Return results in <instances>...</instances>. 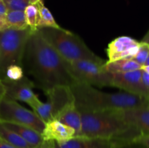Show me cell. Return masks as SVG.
Returning <instances> with one entry per match:
<instances>
[{
  "label": "cell",
  "mask_w": 149,
  "mask_h": 148,
  "mask_svg": "<svg viewBox=\"0 0 149 148\" xmlns=\"http://www.w3.org/2000/svg\"><path fill=\"white\" fill-rule=\"evenodd\" d=\"M44 91L57 86H71L77 83L68 63L44 39L38 30L32 31L26 44L23 63Z\"/></svg>",
  "instance_id": "cell-1"
},
{
  "label": "cell",
  "mask_w": 149,
  "mask_h": 148,
  "mask_svg": "<svg viewBox=\"0 0 149 148\" xmlns=\"http://www.w3.org/2000/svg\"><path fill=\"white\" fill-rule=\"evenodd\" d=\"M71 89L80 112L124 110L148 106V98L125 91L108 93L81 83L74 84Z\"/></svg>",
  "instance_id": "cell-2"
},
{
  "label": "cell",
  "mask_w": 149,
  "mask_h": 148,
  "mask_svg": "<svg viewBox=\"0 0 149 148\" xmlns=\"http://www.w3.org/2000/svg\"><path fill=\"white\" fill-rule=\"evenodd\" d=\"M81 131L80 136L116 140L122 144L133 142L141 134L134 126L122 118L119 110L80 112Z\"/></svg>",
  "instance_id": "cell-3"
},
{
  "label": "cell",
  "mask_w": 149,
  "mask_h": 148,
  "mask_svg": "<svg viewBox=\"0 0 149 148\" xmlns=\"http://www.w3.org/2000/svg\"><path fill=\"white\" fill-rule=\"evenodd\" d=\"M37 30L68 63L82 59L103 62L79 36L70 30L61 27L59 28H42Z\"/></svg>",
  "instance_id": "cell-4"
},
{
  "label": "cell",
  "mask_w": 149,
  "mask_h": 148,
  "mask_svg": "<svg viewBox=\"0 0 149 148\" xmlns=\"http://www.w3.org/2000/svg\"><path fill=\"white\" fill-rule=\"evenodd\" d=\"M32 30L6 28L0 31V78L2 79L7 67L23 65L26 44Z\"/></svg>",
  "instance_id": "cell-5"
},
{
  "label": "cell",
  "mask_w": 149,
  "mask_h": 148,
  "mask_svg": "<svg viewBox=\"0 0 149 148\" xmlns=\"http://www.w3.org/2000/svg\"><path fill=\"white\" fill-rule=\"evenodd\" d=\"M45 93L47 97V101L43 102L40 100L31 107L45 123L55 120L66 106L74 102L71 86H54Z\"/></svg>",
  "instance_id": "cell-6"
},
{
  "label": "cell",
  "mask_w": 149,
  "mask_h": 148,
  "mask_svg": "<svg viewBox=\"0 0 149 148\" xmlns=\"http://www.w3.org/2000/svg\"><path fill=\"white\" fill-rule=\"evenodd\" d=\"M104 61L82 59L68 63V68L77 83L93 86H111L112 75L104 69Z\"/></svg>",
  "instance_id": "cell-7"
},
{
  "label": "cell",
  "mask_w": 149,
  "mask_h": 148,
  "mask_svg": "<svg viewBox=\"0 0 149 148\" xmlns=\"http://www.w3.org/2000/svg\"><path fill=\"white\" fill-rule=\"evenodd\" d=\"M0 121L17 123L42 133L45 123L33 111L25 108L15 100L4 97L0 103Z\"/></svg>",
  "instance_id": "cell-8"
},
{
  "label": "cell",
  "mask_w": 149,
  "mask_h": 148,
  "mask_svg": "<svg viewBox=\"0 0 149 148\" xmlns=\"http://www.w3.org/2000/svg\"><path fill=\"white\" fill-rule=\"evenodd\" d=\"M2 81L5 86L6 97L15 101L24 102L31 107L40 101L33 91L34 84L27 77L24 76L21 80L17 81Z\"/></svg>",
  "instance_id": "cell-9"
},
{
  "label": "cell",
  "mask_w": 149,
  "mask_h": 148,
  "mask_svg": "<svg viewBox=\"0 0 149 148\" xmlns=\"http://www.w3.org/2000/svg\"><path fill=\"white\" fill-rule=\"evenodd\" d=\"M140 41L130 36H122L116 38L108 45L106 53L107 62H113L124 59H133L139 49Z\"/></svg>",
  "instance_id": "cell-10"
},
{
  "label": "cell",
  "mask_w": 149,
  "mask_h": 148,
  "mask_svg": "<svg viewBox=\"0 0 149 148\" xmlns=\"http://www.w3.org/2000/svg\"><path fill=\"white\" fill-rule=\"evenodd\" d=\"M142 69L122 73L111 74V86L120 89L125 92L138 94L149 99L148 93L141 81Z\"/></svg>",
  "instance_id": "cell-11"
},
{
  "label": "cell",
  "mask_w": 149,
  "mask_h": 148,
  "mask_svg": "<svg viewBox=\"0 0 149 148\" xmlns=\"http://www.w3.org/2000/svg\"><path fill=\"white\" fill-rule=\"evenodd\" d=\"M125 145L116 140L84 136H74L63 142H53L54 148H116Z\"/></svg>",
  "instance_id": "cell-12"
},
{
  "label": "cell",
  "mask_w": 149,
  "mask_h": 148,
  "mask_svg": "<svg viewBox=\"0 0 149 148\" xmlns=\"http://www.w3.org/2000/svg\"><path fill=\"white\" fill-rule=\"evenodd\" d=\"M119 113L125 122L136 128L141 134L149 135V106L119 110Z\"/></svg>",
  "instance_id": "cell-13"
},
{
  "label": "cell",
  "mask_w": 149,
  "mask_h": 148,
  "mask_svg": "<svg viewBox=\"0 0 149 148\" xmlns=\"http://www.w3.org/2000/svg\"><path fill=\"white\" fill-rule=\"evenodd\" d=\"M42 136L45 142H63L76 136L75 131L58 120L45 123Z\"/></svg>",
  "instance_id": "cell-14"
},
{
  "label": "cell",
  "mask_w": 149,
  "mask_h": 148,
  "mask_svg": "<svg viewBox=\"0 0 149 148\" xmlns=\"http://www.w3.org/2000/svg\"><path fill=\"white\" fill-rule=\"evenodd\" d=\"M1 122V121H0ZM6 127L18 133L23 139L36 148H49L53 142H45L42 133L32 128L10 122H1Z\"/></svg>",
  "instance_id": "cell-15"
},
{
  "label": "cell",
  "mask_w": 149,
  "mask_h": 148,
  "mask_svg": "<svg viewBox=\"0 0 149 148\" xmlns=\"http://www.w3.org/2000/svg\"><path fill=\"white\" fill-rule=\"evenodd\" d=\"M56 120L69 126L75 131L76 136H80L81 131V115L79 110L72 102L68 104L58 115Z\"/></svg>",
  "instance_id": "cell-16"
},
{
  "label": "cell",
  "mask_w": 149,
  "mask_h": 148,
  "mask_svg": "<svg viewBox=\"0 0 149 148\" xmlns=\"http://www.w3.org/2000/svg\"><path fill=\"white\" fill-rule=\"evenodd\" d=\"M103 68L111 74L122 73L142 69L143 66L132 59H124L113 62H106Z\"/></svg>",
  "instance_id": "cell-17"
},
{
  "label": "cell",
  "mask_w": 149,
  "mask_h": 148,
  "mask_svg": "<svg viewBox=\"0 0 149 148\" xmlns=\"http://www.w3.org/2000/svg\"><path fill=\"white\" fill-rule=\"evenodd\" d=\"M0 138L15 148H36L0 122Z\"/></svg>",
  "instance_id": "cell-18"
},
{
  "label": "cell",
  "mask_w": 149,
  "mask_h": 148,
  "mask_svg": "<svg viewBox=\"0 0 149 148\" xmlns=\"http://www.w3.org/2000/svg\"><path fill=\"white\" fill-rule=\"evenodd\" d=\"M7 28L24 30L29 28L26 21L24 11L8 10L4 17Z\"/></svg>",
  "instance_id": "cell-19"
},
{
  "label": "cell",
  "mask_w": 149,
  "mask_h": 148,
  "mask_svg": "<svg viewBox=\"0 0 149 148\" xmlns=\"http://www.w3.org/2000/svg\"><path fill=\"white\" fill-rule=\"evenodd\" d=\"M39 12V20L38 23V29L42 28H59L61 26L57 23L53 15L48 8L44 4L42 0L36 3Z\"/></svg>",
  "instance_id": "cell-20"
},
{
  "label": "cell",
  "mask_w": 149,
  "mask_h": 148,
  "mask_svg": "<svg viewBox=\"0 0 149 148\" xmlns=\"http://www.w3.org/2000/svg\"><path fill=\"white\" fill-rule=\"evenodd\" d=\"M26 21L29 28L34 31L38 29L39 20V12L37 4H29L24 10Z\"/></svg>",
  "instance_id": "cell-21"
},
{
  "label": "cell",
  "mask_w": 149,
  "mask_h": 148,
  "mask_svg": "<svg viewBox=\"0 0 149 148\" xmlns=\"http://www.w3.org/2000/svg\"><path fill=\"white\" fill-rule=\"evenodd\" d=\"M24 76V72L22 65H11L6 69L2 80L17 81L21 80Z\"/></svg>",
  "instance_id": "cell-22"
},
{
  "label": "cell",
  "mask_w": 149,
  "mask_h": 148,
  "mask_svg": "<svg viewBox=\"0 0 149 148\" xmlns=\"http://www.w3.org/2000/svg\"><path fill=\"white\" fill-rule=\"evenodd\" d=\"M149 55V44L145 41H140L139 49H138V53L133 58V60L138 62L141 65L143 66L146 64L148 57Z\"/></svg>",
  "instance_id": "cell-23"
},
{
  "label": "cell",
  "mask_w": 149,
  "mask_h": 148,
  "mask_svg": "<svg viewBox=\"0 0 149 148\" xmlns=\"http://www.w3.org/2000/svg\"><path fill=\"white\" fill-rule=\"evenodd\" d=\"M8 10H20L24 11L29 5V0H3Z\"/></svg>",
  "instance_id": "cell-24"
},
{
  "label": "cell",
  "mask_w": 149,
  "mask_h": 148,
  "mask_svg": "<svg viewBox=\"0 0 149 148\" xmlns=\"http://www.w3.org/2000/svg\"><path fill=\"white\" fill-rule=\"evenodd\" d=\"M133 142L143 145L146 148H149V135L141 134L136 139H135Z\"/></svg>",
  "instance_id": "cell-25"
},
{
  "label": "cell",
  "mask_w": 149,
  "mask_h": 148,
  "mask_svg": "<svg viewBox=\"0 0 149 148\" xmlns=\"http://www.w3.org/2000/svg\"><path fill=\"white\" fill-rule=\"evenodd\" d=\"M141 81H142V84L143 86V88L145 89V90L146 91V92L148 93L149 96V74L146 73L143 70L142 71Z\"/></svg>",
  "instance_id": "cell-26"
},
{
  "label": "cell",
  "mask_w": 149,
  "mask_h": 148,
  "mask_svg": "<svg viewBox=\"0 0 149 148\" xmlns=\"http://www.w3.org/2000/svg\"><path fill=\"white\" fill-rule=\"evenodd\" d=\"M116 148H146L143 145H139V144L135 143V142H131V143L125 144V145H120Z\"/></svg>",
  "instance_id": "cell-27"
},
{
  "label": "cell",
  "mask_w": 149,
  "mask_h": 148,
  "mask_svg": "<svg viewBox=\"0 0 149 148\" xmlns=\"http://www.w3.org/2000/svg\"><path fill=\"white\" fill-rule=\"evenodd\" d=\"M7 12H8V10H7V7H6L4 1L1 0V1H0V17L4 19Z\"/></svg>",
  "instance_id": "cell-28"
},
{
  "label": "cell",
  "mask_w": 149,
  "mask_h": 148,
  "mask_svg": "<svg viewBox=\"0 0 149 148\" xmlns=\"http://www.w3.org/2000/svg\"><path fill=\"white\" fill-rule=\"evenodd\" d=\"M6 94V89L5 86H4V84L3 83L2 79L0 78V103H1V100H3L4 97H5Z\"/></svg>",
  "instance_id": "cell-29"
},
{
  "label": "cell",
  "mask_w": 149,
  "mask_h": 148,
  "mask_svg": "<svg viewBox=\"0 0 149 148\" xmlns=\"http://www.w3.org/2000/svg\"><path fill=\"white\" fill-rule=\"evenodd\" d=\"M0 148H15L0 138Z\"/></svg>",
  "instance_id": "cell-30"
},
{
  "label": "cell",
  "mask_w": 149,
  "mask_h": 148,
  "mask_svg": "<svg viewBox=\"0 0 149 148\" xmlns=\"http://www.w3.org/2000/svg\"><path fill=\"white\" fill-rule=\"evenodd\" d=\"M6 28H7V26L6 25L5 20H4V18L0 17V31L4 30Z\"/></svg>",
  "instance_id": "cell-31"
},
{
  "label": "cell",
  "mask_w": 149,
  "mask_h": 148,
  "mask_svg": "<svg viewBox=\"0 0 149 148\" xmlns=\"http://www.w3.org/2000/svg\"><path fill=\"white\" fill-rule=\"evenodd\" d=\"M142 41H145V42H146V43L149 44V30H148V32L146 33V34L145 35V36H144Z\"/></svg>",
  "instance_id": "cell-32"
},
{
  "label": "cell",
  "mask_w": 149,
  "mask_h": 148,
  "mask_svg": "<svg viewBox=\"0 0 149 148\" xmlns=\"http://www.w3.org/2000/svg\"><path fill=\"white\" fill-rule=\"evenodd\" d=\"M142 69L144 71H145L146 73H147L149 74V65H145L143 66Z\"/></svg>",
  "instance_id": "cell-33"
},
{
  "label": "cell",
  "mask_w": 149,
  "mask_h": 148,
  "mask_svg": "<svg viewBox=\"0 0 149 148\" xmlns=\"http://www.w3.org/2000/svg\"><path fill=\"white\" fill-rule=\"evenodd\" d=\"M39 1H41V0H29L30 4H36V3L39 2Z\"/></svg>",
  "instance_id": "cell-34"
},
{
  "label": "cell",
  "mask_w": 149,
  "mask_h": 148,
  "mask_svg": "<svg viewBox=\"0 0 149 148\" xmlns=\"http://www.w3.org/2000/svg\"><path fill=\"white\" fill-rule=\"evenodd\" d=\"M145 65H149V55H148V59H147V60H146V62Z\"/></svg>",
  "instance_id": "cell-35"
},
{
  "label": "cell",
  "mask_w": 149,
  "mask_h": 148,
  "mask_svg": "<svg viewBox=\"0 0 149 148\" xmlns=\"http://www.w3.org/2000/svg\"><path fill=\"white\" fill-rule=\"evenodd\" d=\"M49 148H54L53 147V142H52V145H51V146L50 147H49Z\"/></svg>",
  "instance_id": "cell-36"
},
{
  "label": "cell",
  "mask_w": 149,
  "mask_h": 148,
  "mask_svg": "<svg viewBox=\"0 0 149 148\" xmlns=\"http://www.w3.org/2000/svg\"><path fill=\"white\" fill-rule=\"evenodd\" d=\"M148 106H149V102H148Z\"/></svg>",
  "instance_id": "cell-37"
},
{
  "label": "cell",
  "mask_w": 149,
  "mask_h": 148,
  "mask_svg": "<svg viewBox=\"0 0 149 148\" xmlns=\"http://www.w3.org/2000/svg\"><path fill=\"white\" fill-rule=\"evenodd\" d=\"M0 1H1V0H0Z\"/></svg>",
  "instance_id": "cell-38"
},
{
  "label": "cell",
  "mask_w": 149,
  "mask_h": 148,
  "mask_svg": "<svg viewBox=\"0 0 149 148\" xmlns=\"http://www.w3.org/2000/svg\"><path fill=\"white\" fill-rule=\"evenodd\" d=\"M148 100H149V99H148Z\"/></svg>",
  "instance_id": "cell-39"
}]
</instances>
